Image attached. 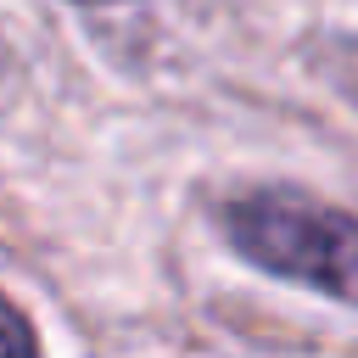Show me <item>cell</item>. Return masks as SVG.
I'll use <instances>...</instances> for the list:
<instances>
[{
    "label": "cell",
    "instance_id": "6da1fadb",
    "mask_svg": "<svg viewBox=\"0 0 358 358\" xmlns=\"http://www.w3.org/2000/svg\"><path fill=\"white\" fill-rule=\"evenodd\" d=\"M241 257L358 308V218L302 190H257L224 213Z\"/></svg>",
    "mask_w": 358,
    "mask_h": 358
},
{
    "label": "cell",
    "instance_id": "7a4b0ae2",
    "mask_svg": "<svg viewBox=\"0 0 358 358\" xmlns=\"http://www.w3.org/2000/svg\"><path fill=\"white\" fill-rule=\"evenodd\" d=\"M39 347V336H34V324L0 296V358H17V352H34Z\"/></svg>",
    "mask_w": 358,
    "mask_h": 358
}]
</instances>
